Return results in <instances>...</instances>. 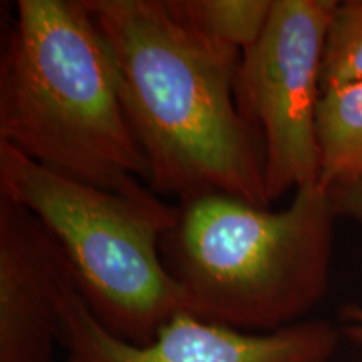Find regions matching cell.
<instances>
[{"label":"cell","instance_id":"cell-9","mask_svg":"<svg viewBox=\"0 0 362 362\" xmlns=\"http://www.w3.org/2000/svg\"><path fill=\"white\" fill-rule=\"evenodd\" d=\"M185 24L211 42L243 52L259 40L274 0H168Z\"/></svg>","mask_w":362,"mask_h":362},{"label":"cell","instance_id":"cell-3","mask_svg":"<svg viewBox=\"0 0 362 362\" xmlns=\"http://www.w3.org/2000/svg\"><path fill=\"white\" fill-rule=\"evenodd\" d=\"M337 218L319 183L280 211L226 194L185 203L166 237L188 312L253 334L297 324L327 292Z\"/></svg>","mask_w":362,"mask_h":362},{"label":"cell","instance_id":"cell-12","mask_svg":"<svg viewBox=\"0 0 362 362\" xmlns=\"http://www.w3.org/2000/svg\"><path fill=\"white\" fill-rule=\"evenodd\" d=\"M341 319V334L351 342L362 346V305L347 304L339 312Z\"/></svg>","mask_w":362,"mask_h":362},{"label":"cell","instance_id":"cell-6","mask_svg":"<svg viewBox=\"0 0 362 362\" xmlns=\"http://www.w3.org/2000/svg\"><path fill=\"white\" fill-rule=\"evenodd\" d=\"M59 342L69 362H330L341 332L325 320H304L275 332H243L183 310L149 344L107 332L86 305L62 257L54 284Z\"/></svg>","mask_w":362,"mask_h":362},{"label":"cell","instance_id":"cell-8","mask_svg":"<svg viewBox=\"0 0 362 362\" xmlns=\"http://www.w3.org/2000/svg\"><path fill=\"white\" fill-rule=\"evenodd\" d=\"M319 185L362 183V83L327 90L317 107Z\"/></svg>","mask_w":362,"mask_h":362},{"label":"cell","instance_id":"cell-10","mask_svg":"<svg viewBox=\"0 0 362 362\" xmlns=\"http://www.w3.org/2000/svg\"><path fill=\"white\" fill-rule=\"evenodd\" d=\"M356 83H362V0H337L325 37L320 88L324 94Z\"/></svg>","mask_w":362,"mask_h":362},{"label":"cell","instance_id":"cell-11","mask_svg":"<svg viewBox=\"0 0 362 362\" xmlns=\"http://www.w3.org/2000/svg\"><path fill=\"white\" fill-rule=\"evenodd\" d=\"M329 194L337 216H344L362 225V183L330 188Z\"/></svg>","mask_w":362,"mask_h":362},{"label":"cell","instance_id":"cell-4","mask_svg":"<svg viewBox=\"0 0 362 362\" xmlns=\"http://www.w3.org/2000/svg\"><path fill=\"white\" fill-rule=\"evenodd\" d=\"M0 197L33 214L64 257L76 291L112 336L144 346L187 296L160 257L180 210L72 180L0 143Z\"/></svg>","mask_w":362,"mask_h":362},{"label":"cell","instance_id":"cell-1","mask_svg":"<svg viewBox=\"0 0 362 362\" xmlns=\"http://www.w3.org/2000/svg\"><path fill=\"white\" fill-rule=\"evenodd\" d=\"M84 4L148 161L149 188L183 205L226 194L270 208L260 134L235 101L242 52L185 24L168 0Z\"/></svg>","mask_w":362,"mask_h":362},{"label":"cell","instance_id":"cell-7","mask_svg":"<svg viewBox=\"0 0 362 362\" xmlns=\"http://www.w3.org/2000/svg\"><path fill=\"white\" fill-rule=\"evenodd\" d=\"M61 260L40 221L0 197V362H56Z\"/></svg>","mask_w":362,"mask_h":362},{"label":"cell","instance_id":"cell-5","mask_svg":"<svg viewBox=\"0 0 362 362\" xmlns=\"http://www.w3.org/2000/svg\"><path fill=\"white\" fill-rule=\"evenodd\" d=\"M336 6L337 0H274L264 33L242 52L235 101L260 134L269 203L319 183L317 107Z\"/></svg>","mask_w":362,"mask_h":362},{"label":"cell","instance_id":"cell-2","mask_svg":"<svg viewBox=\"0 0 362 362\" xmlns=\"http://www.w3.org/2000/svg\"><path fill=\"white\" fill-rule=\"evenodd\" d=\"M0 143L129 198L155 193L84 0H19L0 56Z\"/></svg>","mask_w":362,"mask_h":362}]
</instances>
